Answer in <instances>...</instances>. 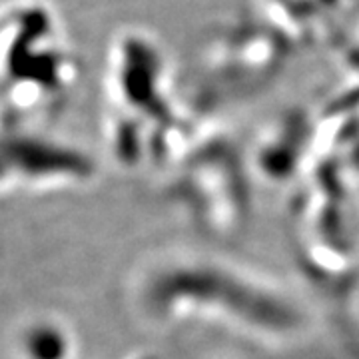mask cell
Listing matches in <instances>:
<instances>
[{"mask_svg":"<svg viewBox=\"0 0 359 359\" xmlns=\"http://www.w3.org/2000/svg\"><path fill=\"white\" fill-rule=\"evenodd\" d=\"M4 82L13 84L6 102L28 114L72 82V60L56 39L52 14L32 2L4 14Z\"/></svg>","mask_w":359,"mask_h":359,"instance_id":"obj_1","label":"cell"},{"mask_svg":"<svg viewBox=\"0 0 359 359\" xmlns=\"http://www.w3.org/2000/svg\"><path fill=\"white\" fill-rule=\"evenodd\" d=\"M92 174L88 158L34 136H14L4 150V186L40 188L46 182H82Z\"/></svg>","mask_w":359,"mask_h":359,"instance_id":"obj_2","label":"cell"},{"mask_svg":"<svg viewBox=\"0 0 359 359\" xmlns=\"http://www.w3.org/2000/svg\"><path fill=\"white\" fill-rule=\"evenodd\" d=\"M20 335L22 359H70L72 355L70 334L56 321H32Z\"/></svg>","mask_w":359,"mask_h":359,"instance_id":"obj_3","label":"cell"}]
</instances>
